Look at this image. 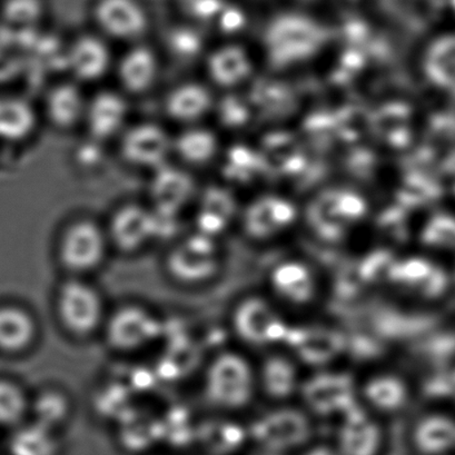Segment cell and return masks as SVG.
<instances>
[{
  "mask_svg": "<svg viewBox=\"0 0 455 455\" xmlns=\"http://www.w3.org/2000/svg\"><path fill=\"white\" fill-rule=\"evenodd\" d=\"M109 243L99 225L81 220L66 229L60 243V259L70 271H92L103 262Z\"/></svg>",
  "mask_w": 455,
  "mask_h": 455,
  "instance_id": "277c9868",
  "label": "cell"
},
{
  "mask_svg": "<svg viewBox=\"0 0 455 455\" xmlns=\"http://www.w3.org/2000/svg\"><path fill=\"white\" fill-rule=\"evenodd\" d=\"M343 417L338 435V453L378 455L383 439L378 424L357 405L347 411Z\"/></svg>",
  "mask_w": 455,
  "mask_h": 455,
  "instance_id": "30bf717a",
  "label": "cell"
},
{
  "mask_svg": "<svg viewBox=\"0 0 455 455\" xmlns=\"http://www.w3.org/2000/svg\"><path fill=\"white\" fill-rule=\"evenodd\" d=\"M28 409L25 393L16 384L0 381V424L11 426L20 422Z\"/></svg>",
  "mask_w": 455,
  "mask_h": 455,
  "instance_id": "836d02e7",
  "label": "cell"
},
{
  "mask_svg": "<svg viewBox=\"0 0 455 455\" xmlns=\"http://www.w3.org/2000/svg\"><path fill=\"white\" fill-rule=\"evenodd\" d=\"M308 419L294 409L273 411L253 427V435L267 452H287L306 444L311 437Z\"/></svg>",
  "mask_w": 455,
  "mask_h": 455,
  "instance_id": "5b68a950",
  "label": "cell"
},
{
  "mask_svg": "<svg viewBox=\"0 0 455 455\" xmlns=\"http://www.w3.org/2000/svg\"><path fill=\"white\" fill-rule=\"evenodd\" d=\"M210 106V92L197 84H185L175 88L166 104L171 116L179 121H193L205 114Z\"/></svg>",
  "mask_w": 455,
  "mask_h": 455,
  "instance_id": "d4e9b609",
  "label": "cell"
},
{
  "mask_svg": "<svg viewBox=\"0 0 455 455\" xmlns=\"http://www.w3.org/2000/svg\"><path fill=\"white\" fill-rule=\"evenodd\" d=\"M109 64L108 47L100 39L83 37L70 48L69 66L84 81H94L106 72Z\"/></svg>",
  "mask_w": 455,
  "mask_h": 455,
  "instance_id": "44dd1931",
  "label": "cell"
},
{
  "mask_svg": "<svg viewBox=\"0 0 455 455\" xmlns=\"http://www.w3.org/2000/svg\"><path fill=\"white\" fill-rule=\"evenodd\" d=\"M44 11L43 0H6L4 14L15 24H28L35 21Z\"/></svg>",
  "mask_w": 455,
  "mask_h": 455,
  "instance_id": "8d00e7d4",
  "label": "cell"
},
{
  "mask_svg": "<svg viewBox=\"0 0 455 455\" xmlns=\"http://www.w3.org/2000/svg\"><path fill=\"white\" fill-rule=\"evenodd\" d=\"M160 334V321L146 308L128 306L119 308L106 322V337L119 351H135L148 346Z\"/></svg>",
  "mask_w": 455,
  "mask_h": 455,
  "instance_id": "52a82bcc",
  "label": "cell"
},
{
  "mask_svg": "<svg viewBox=\"0 0 455 455\" xmlns=\"http://www.w3.org/2000/svg\"><path fill=\"white\" fill-rule=\"evenodd\" d=\"M176 148L185 161L204 163L214 156L216 140L211 132L197 128V130L183 132L180 136Z\"/></svg>",
  "mask_w": 455,
  "mask_h": 455,
  "instance_id": "d6a6232c",
  "label": "cell"
},
{
  "mask_svg": "<svg viewBox=\"0 0 455 455\" xmlns=\"http://www.w3.org/2000/svg\"><path fill=\"white\" fill-rule=\"evenodd\" d=\"M157 61L153 52L145 47L135 48L124 57L119 76L128 91L148 90L156 77Z\"/></svg>",
  "mask_w": 455,
  "mask_h": 455,
  "instance_id": "cb8c5ba5",
  "label": "cell"
},
{
  "mask_svg": "<svg viewBox=\"0 0 455 455\" xmlns=\"http://www.w3.org/2000/svg\"><path fill=\"white\" fill-rule=\"evenodd\" d=\"M126 116L125 101L114 92H101L88 108V126L97 139H106L121 128Z\"/></svg>",
  "mask_w": 455,
  "mask_h": 455,
  "instance_id": "ffe728a7",
  "label": "cell"
},
{
  "mask_svg": "<svg viewBox=\"0 0 455 455\" xmlns=\"http://www.w3.org/2000/svg\"><path fill=\"white\" fill-rule=\"evenodd\" d=\"M185 8L198 17H210L222 10V0H180Z\"/></svg>",
  "mask_w": 455,
  "mask_h": 455,
  "instance_id": "f35d334b",
  "label": "cell"
},
{
  "mask_svg": "<svg viewBox=\"0 0 455 455\" xmlns=\"http://www.w3.org/2000/svg\"><path fill=\"white\" fill-rule=\"evenodd\" d=\"M421 238L427 246H455V220L449 216H435L424 228Z\"/></svg>",
  "mask_w": 455,
  "mask_h": 455,
  "instance_id": "d590c367",
  "label": "cell"
},
{
  "mask_svg": "<svg viewBox=\"0 0 455 455\" xmlns=\"http://www.w3.org/2000/svg\"><path fill=\"white\" fill-rule=\"evenodd\" d=\"M167 267L172 276L185 284H200L210 280L220 267L214 238L200 232L179 243L171 251Z\"/></svg>",
  "mask_w": 455,
  "mask_h": 455,
  "instance_id": "3957f363",
  "label": "cell"
},
{
  "mask_svg": "<svg viewBox=\"0 0 455 455\" xmlns=\"http://www.w3.org/2000/svg\"><path fill=\"white\" fill-rule=\"evenodd\" d=\"M320 41V29L311 21L299 17H284L278 20L269 34V45L277 61H289L310 54Z\"/></svg>",
  "mask_w": 455,
  "mask_h": 455,
  "instance_id": "9c48e42d",
  "label": "cell"
},
{
  "mask_svg": "<svg viewBox=\"0 0 455 455\" xmlns=\"http://www.w3.org/2000/svg\"><path fill=\"white\" fill-rule=\"evenodd\" d=\"M233 324L238 337L253 346L285 341L290 331L267 300L259 298L243 300L234 312Z\"/></svg>",
  "mask_w": 455,
  "mask_h": 455,
  "instance_id": "8992f818",
  "label": "cell"
},
{
  "mask_svg": "<svg viewBox=\"0 0 455 455\" xmlns=\"http://www.w3.org/2000/svg\"><path fill=\"white\" fill-rule=\"evenodd\" d=\"M192 192V180L184 172L164 165L158 167L152 183V196L157 210L178 213L189 200Z\"/></svg>",
  "mask_w": 455,
  "mask_h": 455,
  "instance_id": "e0dca14e",
  "label": "cell"
},
{
  "mask_svg": "<svg viewBox=\"0 0 455 455\" xmlns=\"http://www.w3.org/2000/svg\"><path fill=\"white\" fill-rule=\"evenodd\" d=\"M170 139L161 127L153 124H141L132 128L124 137V156L132 164L161 167L170 153Z\"/></svg>",
  "mask_w": 455,
  "mask_h": 455,
  "instance_id": "7c38bea8",
  "label": "cell"
},
{
  "mask_svg": "<svg viewBox=\"0 0 455 455\" xmlns=\"http://www.w3.org/2000/svg\"><path fill=\"white\" fill-rule=\"evenodd\" d=\"M94 15L101 28L117 38L139 36L148 26L139 0H96Z\"/></svg>",
  "mask_w": 455,
  "mask_h": 455,
  "instance_id": "8fae6325",
  "label": "cell"
},
{
  "mask_svg": "<svg viewBox=\"0 0 455 455\" xmlns=\"http://www.w3.org/2000/svg\"><path fill=\"white\" fill-rule=\"evenodd\" d=\"M413 441L423 455L444 453L455 444V423L441 415H430L418 423Z\"/></svg>",
  "mask_w": 455,
  "mask_h": 455,
  "instance_id": "603a6c76",
  "label": "cell"
},
{
  "mask_svg": "<svg viewBox=\"0 0 455 455\" xmlns=\"http://www.w3.org/2000/svg\"><path fill=\"white\" fill-rule=\"evenodd\" d=\"M47 108L56 125H73L81 117L84 109L81 92L69 84L56 87L48 97Z\"/></svg>",
  "mask_w": 455,
  "mask_h": 455,
  "instance_id": "f546056e",
  "label": "cell"
},
{
  "mask_svg": "<svg viewBox=\"0 0 455 455\" xmlns=\"http://www.w3.org/2000/svg\"><path fill=\"white\" fill-rule=\"evenodd\" d=\"M209 69L212 78L220 85H234L249 73L245 52L237 47H224L211 56Z\"/></svg>",
  "mask_w": 455,
  "mask_h": 455,
  "instance_id": "4316f807",
  "label": "cell"
},
{
  "mask_svg": "<svg viewBox=\"0 0 455 455\" xmlns=\"http://www.w3.org/2000/svg\"><path fill=\"white\" fill-rule=\"evenodd\" d=\"M37 334L34 317L23 308L0 307V350L19 352L28 348Z\"/></svg>",
  "mask_w": 455,
  "mask_h": 455,
  "instance_id": "d6986e66",
  "label": "cell"
},
{
  "mask_svg": "<svg viewBox=\"0 0 455 455\" xmlns=\"http://www.w3.org/2000/svg\"><path fill=\"white\" fill-rule=\"evenodd\" d=\"M234 207L233 198L222 189H211L207 192L198 215L201 233L214 237L222 232L232 219Z\"/></svg>",
  "mask_w": 455,
  "mask_h": 455,
  "instance_id": "484cf974",
  "label": "cell"
},
{
  "mask_svg": "<svg viewBox=\"0 0 455 455\" xmlns=\"http://www.w3.org/2000/svg\"><path fill=\"white\" fill-rule=\"evenodd\" d=\"M289 342L303 360L310 363H325L343 348V339L338 332L323 328H304L289 331Z\"/></svg>",
  "mask_w": 455,
  "mask_h": 455,
  "instance_id": "9a60e30c",
  "label": "cell"
},
{
  "mask_svg": "<svg viewBox=\"0 0 455 455\" xmlns=\"http://www.w3.org/2000/svg\"><path fill=\"white\" fill-rule=\"evenodd\" d=\"M453 2H454V6H455V0H453Z\"/></svg>",
  "mask_w": 455,
  "mask_h": 455,
  "instance_id": "b9f144b4",
  "label": "cell"
},
{
  "mask_svg": "<svg viewBox=\"0 0 455 455\" xmlns=\"http://www.w3.org/2000/svg\"><path fill=\"white\" fill-rule=\"evenodd\" d=\"M273 289L283 299L295 304L310 302L315 284L310 269L299 262H285L274 268L271 275Z\"/></svg>",
  "mask_w": 455,
  "mask_h": 455,
  "instance_id": "ac0fdd59",
  "label": "cell"
},
{
  "mask_svg": "<svg viewBox=\"0 0 455 455\" xmlns=\"http://www.w3.org/2000/svg\"><path fill=\"white\" fill-rule=\"evenodd\" d=\"M364 393L370 403L382 411L401 409L409 396L405 383L395 375H381L371 379L366 384Z\"/></svg>",
  "mask_w": 455,
  "mask_h": 455,
  "instance_id": "83f0119b",
  "label": "cell"
},
{
  "mask_svg": "<svg viewBox=\"0 0 455 455\" xmlns=\"http://www.w3.org/2000/svg\"><path fill=\"white\" fill-rule=\"evenodd\" d=\"M36 122L28 101L16 96H0V140L20 141L33 132Z\"/></svg>",
  "mask_w": 455,
  "mask_h": 455,
  "instance_id": "7402d4cb",
  "label": "cell"
},
{
  "mask_svg": "<svg viewBox=\"0 0 455 455\" xmlns=\"http://www.w3.org/2000/svg\"><path fill=\"white\" fill-rule=\"evenodd\" d=\"M303 399L317 414L346 413L355 406V390L352 379L344 373H321L307 379Z\"/></svg>",
  "mask_w": 455,
  "mask_h": 455,
  "instance_id": "ba28073f",
  "label": "cell"
},
{
  "mask_svg": "<svg viewBox=\"0 0 455 455\" xmlns=\"http://www.w3.org/2000/svg\"><path fill=\"white\" fill-rule=\"evenodd\" d=\"M265 392L274 399H284L296 387V370L291 362L283 356H272L265 361L262 370Z\"/></svg>",
  "mask_w": 455,
  "mask_h": 455,
  "instance_id": "4dcf8cb0",
  "label": "cell"
},
{
  "mask_svg": "<svg viewBox=\"0 0 455 455\" xmlns=\"http://www.w3.org/2000/svg\"><path fill=\"white\" fill-rule=\"evenodd\" d=\"M427 72L437 85L455 96V36L435 44L428 55Z\"/></svg>",
  "mask_w": 455,
  "mask_h": 455,
  "instance_id": "f1b7e54d",
  "label": "cell"
},
{
  "mask_svg": "<svg viewBox=\"0 0 455 455\" xmlns=\"http://www.w3.org/2000/svg\"><path fill=\"white\" fill-rule=\"evenodd\" d=\"M14 455H55L57 445L52 430L36 422L16 433L12 441Z\"/></svg>",
  "mask_w": 455,
  "mask_h": 455,
  "instance_id": "1f68e13d",
  "label": "cell"
},
{
  "mask_svg": "<svg viewBox=\"0 0 455 455\" xmlns=\"http://www.w3.org/2000/svg\"><path fill=\"white\" fill-rule=\"evenodd\" d=\"M294 218V207L289 203L267 198L256 202L247 210L244 225L251 236L267 238L282 231Z\"/></svg>",
  "mask_w": 455,
  "mask_h": 455,
  "instance_id": "2e32d148",
  "label": "cell"
},
{
  "mask_svg": "<svg viewBox=\"0 0 455 455\" xmlns=\"http://www.w3.org/2000/svg\"><path fill=\"white\" fill-rule=\"evenodd\" d=\"M220 116H222L225 123L234 125V124L244 121L245 109L235 100H228L225 101L222 108H220Z\"/></svg>",
  "mask_w": 455,
  "mask_h": 455,
  "instance_id": "ab89813d",
  "label": "cell"
},
{
  "mask_svg": "<svg viewBox=\"0 0 455 455\" xmlns=\"http://www.w3.org/2000/svg\"><path fill=\"white\" fill-rule=\"evenodd\" d=\"M110 242L125 251H134L156 236L154 213L140 206L128 205L114 215L110 223Z\"/></svg>",
  "mask_w": 455,
  "mask_h": 455,
  "instance_id": "4fadbf2b",
  "label": "cell"
},
{
  "mask_svg": "<svg viewBox=\"0 0 455 455\" xmlns=\"http://www.w3.org/2000/svg\"><path fill=\"white\" fill-rule=\"evenodd\" d=\"M69 404L60 392H45L35 402L37 423L54 428L68 418Z\"/></svg>",
  "mask_w": 455,
  "mask_h": 455,
  "instance_id": "e575fe53",
  "label": "cell"
},
{
  "mask_svg": "<svg viewBox=\"0 0 455 455\" xmlns=\"http://www.w3.org/2000/svg\"><path fill=\"white\" fill-rule=\"evenodd\" d=\"M387 276L395 284L427 298L439 295L445 286L444 273L427 259L419 258L402 259L392 264Z\"/></svg>",
  "mask_w": 455,
  "mask_h": 455,
  "instance_id": "5bb4252c",
  "label": "cell"
},
{
  "mask_svg": "<svg viewBox=\"0 0 455 455\" xmlns=\"http://www.w3.org/2000/svg\"><path fill=\"white\" fill-rule=\"evenodd\" d=\"M172 47L176 54L183 57L196 55L201 48V39L191 30L184 29L172 36Z\"/></svg>",
  "mask_w": 455,
  "mask_h": 455,
  "instance_id": "74e56055",
  "label": "cell"
},
{
  "mask_svg": "<svg viewBox=\"0 0 455 455\" xmlns=\"http://www.w3.org/2000/svg\"><path fill=\"white\" fill-rule=\"evenodd\" d=\"M302 455H339L337 450H331L325 446H317V448L307 451Z\"/></svg>",
  "mask_w": 455,
  "mask_h": 455,
  "instance_id": "60d3db41",
  "label": "cell"
},
{
  "mask_svg": "<svg viewBox=\"0 0 455 455\" xmlns=\"http://www.w3.org/2000/svg\"><path fill=\"white\" fill-rule=\"evenodd\" d=\"M57 313L61 324L77 337L95 332L104 321L103 299L86 282H66L57 295Z\"/></svg>",
  "mask_w": 455,
  "mask_h": 455,
  "instance_id": "7a4b0ae2",
  "label": "cell"
},
{
  "mask_svg": "<svg viewBox=\"0 0 455 455\" xmlns=\"http://www.w3.org/2000/svg\"><path fill=\"white\" fill-rule=\"evenodd\" d=\"M205 391L215 405L240 409L253 395V374L246 360L235 353H224L212 362L205 378Z\"/></svg>",
  "mask_w": 455,
  "mask_h": 455,
  "instance_id": "6da1fadb",
  "label": "cell"
}]
</instances>
